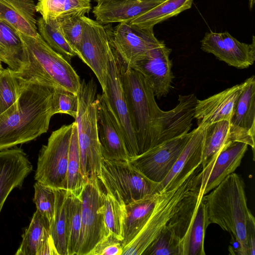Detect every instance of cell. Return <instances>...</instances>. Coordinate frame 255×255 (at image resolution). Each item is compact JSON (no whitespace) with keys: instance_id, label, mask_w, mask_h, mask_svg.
Instances as JSON below:
<instances>
[{"instance_id":"1","label":"cell","mask_w":255,"mask_h":255,"mask_svg":"<svg viewBox=\"0 0 255 255\" xmlns=\"http://www.w3.org/2000/svg\"><path fill=\"white\" fill-rule=\"evenodd\" d=\"M54 89L36 80L24 81L15 110L0 116V150L30 141L47 131L54 115Z\"/></svg>"},{"instance_id":"2","label":"cell","mask_w":255,"mask_h":255,"mask_svg":"<svg viewBox=\"0 0 255 255\" xmlns=\"http://www.w3.org/2000/svg\"><path fill=\"white\" fill-rule=\"evenodd\" d=\"M209 222L228 232L237 245L236 254L248 255L247 224L251 213L242 177L233 172L203 196Z\"/></svg>"},{"instance_id":"3","label":"cell","mask_w":255,"mask_h":255,"mask_svg":"<svg viewBox=\"0 0 255 255\" xmlns=\"http://www.w3.org/2000/svg\"><path fill=\"white\" fill-rule=\"evenodd\" d=\"M18 32L25 47L26 62L16 75L24 81L36 80L77 94L81 80L70 63L50 48L39 33L32 37Z\"/></svg>"},{"instance_id":"4","label":"cell","mask_w":255,"mask_h":255,"mask_svg":"<svg viewBox=\"0 0 255 255\" xmlns=\"http://www.w3.org/2000/svg\"><path fill=\"white\" fill-rule=\"evenodd\" d=\"M201 165L173 188L162 192L146 222L123 248L122 255H141L167 226L189 198L200 189Z\"/></svg>"},{"instance_id":"5","label":"cell","mask_w":255,"mask_h":255,"mask_svg":"<svg viewBox=\"0 0 255 255\" xmlns=\"http://www.w3.org/2000/svg\"><path fill=\"white\" fill-rule=\"evenodd\" d=\"M97 85L93 79L81 81L77 93L78 110L75 118L79 148L80 171L86 181L100 175L103 157L99 143L96 107Z\"/></svg>"},{"instance_id":"6","label":"cell","mask_w":255,"mask_h":255,"mask_svg":"<svg viewBox=\"0 0 255 255\" xmlns=\"http://www.w3.org/2000/svg\"><path fill=\"white\" fill-rule=\"evenodd\" d=\"M105 191L126 205L161 192L160 183L152 181L129 160H102L97 177Z\"/></svg>"},{"instance_id":"7","label":"cell","mask_w":255,"mask_h":255,"mask_svg":"<svg viewBox=\"0 0 255 255\" xmlns=\"http://www.w3.org/2000/svg\"><path fill=\"white\" fill-rule=\"evenodd\" d=\"M106 191L96 175L90 177L79 196L82 203L81 230L77 255H88L95 246L109 235L104 218Z\"/></svg>"},{"instance_id":"8","label":"cell","mask_w":255,"mask_h":255,"mask_svg":"<svg viewBox=\"0 0 255 255\" xmlns=\"http://www.w3.org/2000/svg\"><path fill=\"white\" fill-rule=\"evenodd\" d=\"M73 127V123L53 131L47 144L42 146L34 176L36 181L54 189H66Z\"/></svg>"},{"instance_id":"9","label":"cell","mask_w":255,"mask_h":255,"mask_svg":"<svg viewBox=\"0 0 255 255\" xmlns=\"http://www.w3.org/2000/svg\"><path fill=\"white\" fill-rule=\"evenodd\" d=\"M112 50L121 64L130 67L164 44L154 35L153 27L142 28L129 22L119 23L114 28L105 26Z\"/></svg>"},{"instance_id":"10","label":"cell","mask_w":255,"mask_h":255,"mask_svg":"<svg viewBox=\"0 0 255 255\" xmlns=\"http://www.w3.org/2000/svg\"><path fill=\"white\" fill-rule=\"evenodd\" d=\"M84 29L77 56L95 74L102 87L105 88L112 49L105 26L84 16Z\"/></svg>"},{"instance_id":"11","label":"cell","mask_w":255,"mask_h":255,"mask_svg":"<svg viewBox=\"0 0 255 255\" xmlns=\"http://www.w3.org/2000/svg\"><path fill=\"white\" fill-rule=\"evenodd\" d=\"M102 91L121 128L129 159L134 158L139 155L137 140L129 116L119 64L112 50L110 56L106 86Z\"/></svg>"},{"instance_id":"12","label":"cell","mask_w":255,"mask_h":255,"mask_svg":"<svg viewBox=\"0 0 255 255\" xmlns=\"http://www.w3.org/2000/svg\"><path fill=\"white\" fill-rule=\"evenodd\" d=\"M192 131L159 144L129 160L153 181L161 182L188 142Z\"/></svg>"},{"instance_id":"13","label":"cell","mask_w":255,"mask_h":255,"mask_svg":"<svg viewBox=\"0 0 255 255\" xmlns=\"http://www.w3.org/2000/svg\"><path fill=\"white\" fill-rule=\"evenodd\" d=\"M201 49L213 54L221 61L238 69H245L255 60V39L251 44L241 42L227 31L206 33Z\"/></svg>"},{"instance_id":"14","label":"cell","mask_w":255,"mask_h":255,"mask_svg":"<svg viewBox=\"0 0 255 255\" xmlns=\"http://www.w3.org/2000/svg\"><path fill=\"white\" fill-rule=\"evenodd\" d=\"M96 102L98 138L103 158L129 160L121 128L103 92L97 95Z\"/></svg>"},{"instance_id":"15","label":"cell","mask_w":255,"mask_h":255,"mask_svg":"<svg viewBox=\"0 0 255 255\" xmlns=\"http://www.w3.org/2000/svg\"><path fill=\"white\" fill-rule=\"evenodd\" d=\"M246 84L234 107L231 117L230 137L232 141L250 146L255 159V76L246 80Z\"/></svg>"},{"instance_id":"16","label":"cell","mask_w":255,"mask_h":255,"mask_svg":"<svg viewBox=\"0 0 255 255\" xmlns=\"http://www.w3.org/2000/svg\"><path fill=\"white\" fill-rule=\"evenodd\" d=\"M171 51L164 44L153 49L147 56L130 67L146 79L158 99L166 96L171 88L174 78L169 59Z\"/></svg>"},{"instance_id":"17","label":"cell","mask_w":255,"mask_h":255,"mask_svg":"<svg viewBox=\"0 0 255 255\" xmlns=\"http://www.w3.org/2000/svg\"><path fill=\"white\" fill-rule=\"evenodd\" d=\"M242 142L230 141L215 158L202 168L200 192L203 196L216 187L240 165L248 148Z\"/></svg>"},{"instance_id":"18","label":"cell","mask_w":255,"mask_h":255,"mask_svg":"<svg viewBox=\"0 0 255 255\" xmlns=\"http://www.w3.org/2000/svg\"><path fill=\"white\" fill-rule=\"evenodd\" d=\"M246 80L206 99L197 100L194 118L198 126L206 127L221 121H230L235 104Z\"/></svg>"},{"instance_id":"19","label":"cell","mask_w":255,"mask_h":255,"mask_svg":"<svg viewBox=\"0 0 255 255\" xmlns=\"http://www.w3.org/2000/svg\"><path fill=\"white\" fill-rule=\"evenodd\" d=\"M205 128L198 126L191 131L185 147L170 172L160 183L161 192L173 188L201 165Z\"/></svg>"},{"instance_id":"20","label":"cell","mask_w":255,"mask_h":255,"mask_svg":"<svg viewBox=\"0 0 255 255\" xmlns=\"http://www.w3.org/2000/svg\"><path fill=\"white\" fill-rule=\"evenodd\" d=\"M32 170V165L22 149L0 150V213L9 194L21 187Z\"/></svg>"},{"instance_id":"21","label":"cell","mask_w":255,"mask_h":255,"mask_svg":"<svg viewBox=\"0 0 255 255\" xmlns=\"http://www.w3.org/2000/svg\"><path fill=\"white\" fill-rule=\"evenodd\" d=\"M164 0H110L97 2L93 9L102 24L128 22Z\"/></svg>"},{"instance_id":"22","label":"cell","mask_w":255,"mask_h":255,"mask_svg":"<svg viewBox=\"0 0 255 255\" xmlns=\"http://www.w3.org/2000/svg\"><path fill=\"white\" fill-rule=\"evenodd\" d=\"M22 237L15 255H58L50 234V223L38 210Z\"/></svg>"},{"instance_id":"23","label":"cell","mask_w":255,"mask_h":255,"mask_svg":"<svg viewBox=\"0 0 255 255\" xmlns=\"http://www.w3.org/2000/svg\"><path fill=\"white\" fill-rule=\"evenodd\" d=\"M33 0H0V20L17 31L35 36L38 32Z\"/></svg>"},{"instance_id":"24","label":"cell","mask_w":255,"mask_h":255,"mask_svg":"<svg viewBox=\"0 0 255 255\" xmlns=\"http://www.w3.org/2000/svg\"><path fill=\"white\" fill-rule=\"evenodd\" d=\"M209 225L207 205L202 197L180 242V255H205L204 239Z\"/></svg>"},{"instance_id":"25","label":"cell","mask_w":255,"mask_h":255,"mask_svg":"<svg viewBox=\"0 0 255 255\" xmlns=\"http://www.w3.org/2000/svg\"><path fill=\"white\" fill-rule=\"evenodd\" d=\"M55 209L50 224L51 236L58 255H68L69 206L72 193L64 189H54Z\"/></svg>"},{"instance_id":"26","label":"cell","mask_w":255,"mask_h":255,"mask_svg":"<svg viewBox=\"0 0 255 255\" xmlns=\"http://www.w3.org/2000/svg\"><path fill=\"white\" fill-rule=\"evenodd\" d=\"M0 60L16 73L21 71L26 62L25 47L18 31L1 20Z\"/></svg>"},{"instance_id":"27","label":"cell","mask_w":255,"mask_h":255,"mask_svg":"<svg viewBox=\"0 0 255 255\" xmlns=\"http://www.w3.org/2000/svg\"><path fill=\"white\" fill-rule=\"evenodd\" d=\"M161 193L126 205V215L124 225V238L122 241L123 249L131 242L143 227Z\"/></svg>"},{"instance_id":"28","label":"cell","mask_w":255,"mask_h":255,"mask_svg":"<svg viewBox=\"0 0 255 255\" xmlns=\"http://www.w3.org/2000/svg\"><path fill=\"white\" fill-rule=\"evenodd\" d=\"M91 0H38L36 11L45 21L61 20L73 15H85L91 9Z\"/></svg>"},{"instance_id":"29","label":"cell","mask_w":255,"mask_h":255,"mask_svg":"<svg viewBox=\"0 0 255 255\" xmlns=\"http://www.w3.org/2000/svg\"><path fill=\"white\" fill-rule=\"evenodd\" d=\"M194 0H164L129 22L142 28L155 25L190 9Z\"/></svg>"},{"instance_id":"30","label":"cell","mask_w":255,"mask_h":255,"mask_svg":"<svg viewBox=\"0 0 255 255\" xmlns=\"http://www.w3.org/2000/svg\"><path fill=\"white\" fill-rule=\"evenodd\" d=\"M229 121H221L206 127L202 152V168H205L230 141Z\"/></svg>"},{"instance_id":"31","label":"cell","mask_w":255,"mask_h":255,"mask_svg":"<svg viewBox=\"0 0 255 255\" xmlns=\"http://www.w3.org/2000/svg\"><path fill=\"white\" fill-rule=\"evenodd\" d=\"M23 83L14 71L0 65V116L15 110Z\"/></svg>"},{"instance_id":"32","label":"cell","mask_w":255,"mask_h":255,"mask_svg":"<svg viewBox=\"0 0 255 255\" xmlns=\"http://www.w3.org/2000/svg\"><path fill=\"white\" fill-rule=\"evenodd\" d=\"M38 32L54 51L70 63L76 52L65 38L60 25V20L45 21L41 17L37 20Z\"/></svg>"},{"instance_id":"33","label":"cell","mask_w":255,"mask_h":255,"mask_svg":"<svg viewBox=\"0 0 255 255\" xmlns=\"http://www.w3.org/2000/svg\"><path fill=\"white\" fill-rule=\"evenodd\" d=\"M126 205L121 199L106 191L104 198V218L109 234L122 241Z\"/></svg>"},{"instance_id":"34","label":"cell","mask_w":255,"mask_h":255,"mask_svg":"<svg viewBox=\"0 0 255 255\" xmlns=\"http://www.w3.org/2000/svg\"><path fill=\"white\" fill-rule=\"evenodd\" d=\"M86 182L80 171L77 128L75 121L69 145L66 189L74 195H79Z\"/></svg>"},{"instance_id":"35","label":"cell","mask_w":255,"mask_h":255,"mask_svg":"<svg viewBox=\"0 0 255 255\" xmlns=\"http://www.w3.org/2000/svg\"><path fill=\"white\" fill-rule=\"evenodd\" d=\"M82 203L79 195L72 193L69 206L68 255H77L81 230Z\"/></svg>"},{"instance_id":"36","label":"cell","mask_w":255,"mask_h":255,"mask_svg":"<svg viewBox=\"0 0 255 255\" xmlns=\"http://www.w3.org/2000/svg\"><path fill=\"white\" fill-rule=\"evenodd\" d=\"M179 240L167 226L154 239L142 255H180Z\"/></svg>"},{"instance_id":"37","label":"cell","mask_w":255,"mask_h":255,"mask_svg":"<svg viewBox=\"0 0 255 255\" xmlns=\"http://www.w3.org/2000/svg\"><path fill=\"white\" fill-rule=\"evenodd\" d=\"M34 202L36 210L49 221L53 220L55 202L54 189L36 181L34 185Z\"/></svg>"},{"instance_id":"38","label":"cell","mask_w":255,"mask_h":255,"mask_svg":"<svg viewBox=\"0 0 255 255\" xmlns=\"http://www.w3.org/2000/svg\"><path fill=\"white\" fill-rule=\"evenodd\" d=\"M78 104L77 94L61 88L54 89L52 97L54 115L66 114L75 119L78 113Z\"/></svg>"},{"instance_id":"39","label":"cell","mask_w":255,"mask_h":255,"mask_svg":"<svg viewBox=\"0 0 255 255\" xmlns=\"http://www.w3.org/2000/svg\"><path fill=\"white\" fill-rule=\"evenodd\" d=\"M84 16L73 15L60 20L62 32L77 56L83 32Z\"/></svg>"},{"instance_id":"40","label":"cell","mask_w":255,"mask_h":255,"mask_svg":"<svg viewBox=\"0 0 255 255\" xmlns=\"http://www.w3.org/2000/svg\"><path fill=\"white\" fill-rule=\"evenodd\" d=\"M122 241L111 234L101 240L88 255H122Z\"/></svg>"},{"instance_id":"41","label":"cell","mask_w":255,"mask_h":255,"mask_svg":"<svg viewBox=\"0 0 255 255\" xmlns=\"http://www.w3.org/2000/svg\"><path fill=\"white\" fill-rule=\"evenodd\" d=\"M248 255H255V219L251 213L247 224V231Z\"/></svg>"},{"instance_id":"42","label":"cell","mask_w":255,"mask_h":255,"mask_svg":"<svg viewBox=\"0 0 255 255\" xmlns=\"http://www.w3.org/2000/svg\"><path fill=\"white\" fill-rule=\"evenodd\" d=\"M254 3L255 0H249V7L250 10H251L253 8Z\"/></svg>"},{"instance_id":"43","label":"cell","mask_w":255,"mask_h":255,"mask_svg":"<svg viewBox=\"0 0 255 255\" xmlns=\"http://www.w3.org/2000/svg\"><path fill=\"white\" fill-rule=\"evenodd\" d=\"M94 1H96L97 2L103 1H106V0H93Z\"/></svg>"},{"instance_id":"44","label":"cell","mask_w":255,"mask_h":255,"mask_svg":"<svg viewBox=\"0 0 255 255\" xmlns=\"http://www.w3.org/2000/svg\"><path fill=\"white\" fill-rule=\"evenodd\" d=\"M1 62H1V61H0V65H1Z\"/></svg>"}]
</instances>
